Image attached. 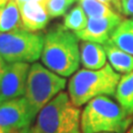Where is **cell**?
<instances>
[{"label": "cell", "mask_w": 133, "mask_h": 133, "mask_svg": "<svg viewBox=\"0 0 133 133\" xmlns=\"http://www.w3.org/2000/svg\"><path fill=\"white\" fill-rule=\"evenodd\" d=\"M114 96L119 105L133 115V71L120 77Z\"/></svg>", "instance_id": "cell-15"}, {"label": "cell", "mask_w": 133, "mask_h": 133, "mask_svg": "<svg viewBox=\"0 0 133 133\" xmlns=\"http://www.w3.org/2000/svg\"><path fill=\"white\" fill-rule=\"evenodd\" d=\"M17 3H21V2H29V1H38V2H42L43 4H45L46 0H16Z\"/></svg>", "instance_id": "cell-22"}, {"label": "cell", "mask_w": 133, "mask_h": 133, "mask_svg": "<svg viewBox=\"0 0 133 133\" xmlns=\"http://www.w3.org/2000/svg\"><path fill=\"white\" fill-rule=\"evenodd\" d=\"M121 1V14L125 16H133V0H120Z\"/></svg>", "instance_id": "cell-20"}, {"label": "cell", "mask_w": 133, "mask_h": 133, "mask_svg": "<svg viewBox=\"0 0 133 133\" xmlns=\"http://www.w3.org/2000/svg\"><path fill=\"white\" fill-rule=\"evenodd\" d=\"M89 18L109 17L117 14L99 0H76Z\"/></svg>", "instance_id": "cell-17"}, {"label": "cell", "mask_w": 133, "mask_h": 133, "mask_svg": "<svg viewBox=\"0 0 133 133\" xmlns=\"http://www.w3.org/2000/svg\"><path fill=\"white\" fill-rule=\"evenodd\" d=\"M25 133H41V132H39V131H38V129L36 128L35 126H33V127H30V128H29Z\"/></svg>", "instance_id": "cell-23"}, {"label": "cell", "mask_w": 133, "mask_h": 133, "mask_svg": "<svg viewBox=\"0 0 133 133\" xmlns=\"http://www.w3.org/2000/svg\"><path fill=\"white\" fill-rule=\"evenodd\" d=\"M6 66H7V64H6V61H5L4 59H3V57L0 55V82H1V79H2V77H3V74H4V72H5Z\"/></svg>", "instance_id": "cell-21"}, {"label": "cell", "mask_w": 133, "mask_h": 133, "mask_svg": "<svg viewBox=\"0 0 133 133\" xmlns=\"http://www.w3.org/2000/svg\"><path fill=\"white\" fill-rule=\"evenodd\" d=\"M22 28L30 32H39L46 27L50 17L42 2L29 1L18 3Z\"/></svg>", "instance_id": "cell-10"}, {"label": "cell", "mask_w": 133, "mask_h": 133, "mask_svg": "<svg viewBox=\"0 0 133 133\" xmlns=\"http://www.w3.org/2000/svg\"><path fill=\"white\" fill-rule=\"evenodd\" d=\"M76 0H46L45 9L50 18L64 16Z\"/></svg>", "instance_id": "cell-18"}, {"label": "cell", "mask_w": 133, "mask_h": 133, "mask_svg": "<svg viewBox=\"0 0 133 133\" xmlns=\"http://www.w3.org/2000/svg\"><path fill=\"white\" fill-rule=\"evenodd\" d=\"M9 0H0V6H3V5H5L7 2H8Z\"/></svg>", "instance_id": "cell-25"}, {"label": "cell", "mask_w": 133, "mask_h": 133, "mask_svg": "<svg viewBox=\"0 0 133 133\" xmlns=\"http://www.w3.org/2000/svg\"><path fill=\"white\" fill-rule=\"evenodd\" d=\"M44 34L17 29L0 33V55L6 62H35L42 55Z\"/></svg>", "instance_id": "cell-6"}, {"label": "cell", "mask_w": 133, "mask_h": 133, "mask_svg": "<svg viewBox=\"0 0 133 133\" xmlns=\"http://www.w3.org/2000/svg\"><path fill=\"white\" fill-rule=\"evenodd\" d=\"M120 75L107 63L99 70L81 69L74 73L68 83L71 102L81 107L99 96H114Z\"/></svg>", "instance_id": "cell-3"}, {"label": "cell", "mask_w": 133, "mask_h": 133, "mask_svg": "<svg viewBox=\"0 0 133 133\" xmlns=\"http://www.w3.org/2000/svg\"><path fill=\"white\" fill-rule=\"evenodd\" d=\"M99 1L105 4L115 13L117 14L121 13V1L120 0H99Z\"/></svg>", "instance_id": "cell-19"}, {"label": "cell", "mask_w": 133, "mask_h": 133, "mask_svg": "<svg viewBox=\"0 0 133 133\" xmlns=\"http://www.w3.org/2000/svg\"><path fill=\"white\" fill-rule=\"evenodd\" d=\"M132 122V114L109 96L92 99L81 114L82 133H126Z\"/></svg>", "instance_id": "cell-2"}, {"label": "cell", "mask_w": 133, "mask_h": 133, "mask_svg": "<svg viewBox=\"0 0 133 133\" xmlns=\"http://www.w3.org/2000/svg\"><path fill=\"white\" fill-rule=\"evenodd\" d=\"M88 23L87 15L80 5H76L64 15L63 27L71 32H79L86 28Z\"/></svg>", "instance_id": "cell-16"}, {"label": "cell", "mask_w": 133, "mask_h": 133, "mask_svg": "<svg viewBox=\"0 0 133 133\" xmlns=\"http://www.w3.org/2000/svg\"><path fill=\"white\" fill-rule=\"evenodd\" d=\"M35 127L41 133H81L80 109L61 91L41 109Z\"/></svg>", "instance_id": "cell-4"}, {"label": "cell", "mask_w": 133, "mask_h": 133, "mask_svg": "<svg viewBox=\"0 0 133 133\" xmlns=\"http://www.w3.org/2000/svg\"><path fill=\"white\" fill-rule=\"evenodd\" d=\"M122 21V17L119 14L102 18H89L86 28L74 33L79 39L104 44L110 39Z\"/></svg>", "instance_id": "cell-9"}, {"label": "cell", "mask_w": 133, "mask_h": 133, "mask_svg": "<svg viewBox=\"0 0 133 133\" xmlns=\"http://www.w3.org/2000/svg\"><path fill=\"white\" fill-rule=\"evenodd\" d=\"M132 20H133V18H132Z\"/></svg>", "instance_id": "cell-28"}, {"label": "cell", "mask_w": 133, "mask_h": 133, "mask_svg": "<svg viewBox=\"0 0 133 133\" xmlns=\"http://www.w3.org/2000/svg\"><path fill=\"white\" fill-rule=\"evenodd\" d=\"M110 41L117 48L133 55V20H123L114 32Z\"/></svg>", "instance_id": "cell-14"}, {"label": "cell", "mask_w": 133, "mask_h": 133, "mask_svg": "<svg viewBox=\"0 0 133 133\" xmlns=\"http://www.w3.org/2000/svg\"><path fill=\"white\" fill-rule=\"evenodd\" d=\"M34 116L26 98H16L0 104V127L10 133H25Z\"/></svg>", "instance_id": "cell-7"}, {"label": "cell", "mask_w": 133, "mask_h": 133, "mask_svg": "<svg viewBox=\"0 0 133 133\" xmlns=\"http://www.w3.org/2000/svg\"><path fill=\"white\" fill-rule=\"evenodd\" d=\"M30 68L27 62H13L6 66L0 82V104L25 95Z\"/></svg>", "instance_id": "cell-8"}, {"label": "cell", "mask_w": 133, "mask_h": 133, "mask_svg": "<svg viewBox=\"0 0 133 133\" xmlns=\"http://www.w3.org/2000/svg\"><path fill=\"white\" fill-rule=\"evenodd\" d=\"M126 133H133V122H132V124L130 125V127L128 128V130H127Z\"/></svg>", "instance_id": "cell-24"}, {"label": "cell", "mask_w": 133, "mask_h": 133, "mask_svg": "<svg viewBox=\"0 0 133 133\" xmlns=\"http://www.w3.org/2000/svg\"><path fill=\"white\" fill-rule=\"evenodd\" d=\"M66 79L43 67L34 63L28 74L25 98L28 101L34 118L54 96L64 90Z\"/></svg>", "instance_id": "cell-5"}, {"label": "cell", "mask_w": 133, "mask_h": 133, "mask_svg": "<svg viewBox=\"0 0 133 133\" xmlns=\"http://www.w3.org/2000/svg\"><path fill=\"white\" fill-rule=\"evenodd\" d=\"M22 28L19 6L16 0H9L0 6V33H6Z\"/></svg>", "instance_id": "cell-13"}, {"label": "cell", "mask_w": 133, "mask_h": 133, "mask_svg": "<svg viewBox=\"0 0 133 133\" xmlns=\"http://www.w3.org/2000/svg\"><path fill=\"white\" fill-rule=\"evenodd\" d=\"M107 54L103 44L83 41L80 44V61L85 69L99 70L107 64Z\"/></svg>", "instance_id": "cell-11"}, {"label": "cell", "mask_w": 133, "mask_h": 133, "mask_svg": "<svg viewBox=\"0 0 133 133\" xmlns=\"http://www.w3.org/2000/svg\"><path fill=\"white\" fill-rule=\"evenodd\" d=\"M41 58L50 71L63 77L70 76L80 64L79 38L63 26H54L44 35Z\"/></svg>", "instance_id": "cell-1"}, {"label": "cell", "mask_w": 133, "mask_h": 133, "mask_svg": "<svg viewBox=\"0 0 133 133\" xmlns=\"http://www.w3.org/2000/svg\"><path fill=\"white\" fill-rule=\"evenodd\" d=\"M100 133H114V132H100Z\"/></svg>", "instance_id": "cell-27"}, {"label": "cell", "mask_w": 133, "mask_h": 133, "mask_svg": "<svg viewBox=\"0 0 133 133\" xmlns=\"http://www.w3.org/2000/svg\"><path fill=\"white\" fill-rule=\"evenodd\" d=\"M0 133H10V132H9V131H7V130H5L4 128L0 127Z\"/></svg>", "instance_id": "cell-26"}, {"label": "cell", "mask_w": 133, "mask_h": 133, "mask_svg": "<svg viewBox=\"0 0 133 133\" xmlns=\"http://www.w3.org/2000/svg\"><path fill=\"white\" fill-rule=\"evenodd\" d=\"M109 63L117 73L127 74L133 71V55L117 48L110 39L103 44Z\"/></svg>", "instance_id": "cell-12"}]
</instances>
